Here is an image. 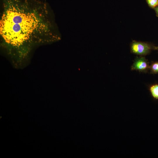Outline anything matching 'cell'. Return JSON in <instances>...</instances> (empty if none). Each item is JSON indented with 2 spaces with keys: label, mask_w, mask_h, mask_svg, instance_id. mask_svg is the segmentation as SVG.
I'll return each instance as SVG.
<instances>
[{
  "label": "cell",
  "mask_w": 158,
  "mask_h": 158,
  "mask_svg": "<svg viewBox=\"0 0 158 158\" xmlns=\"http://www.w3.org/2000/svg\"><path fill=\"white\" fill-rule=\"evenodd\" d=\"M155 46L152 43L133 40L130 44L131 53L141 56L149 54L152 50H155Z\"/></svg>",
  "instance_id": "cell-2"
},
{
  "label": "cell",
  "mask_w": 158,
  "mask_h": 158,
  "mask_svg": "<svg viewBox=\"0 0 158 158\" xmlns=\"http://www.w3.org/2000/svg\"><path fill=\"white\" fill-rule=\"evenodd\" d=\"M26 13L10 9L1 20V34L6 42L13 48H21L40 27L35 15Z\"/></svg>",
  "instance_id": "cell-1"
},
{
  "label": "cell",
  "mask_w": 158,
  "mask_h": 158,
  "mask_svg": "<svg viewBox=\"0 0 158 158\" xmlns=\"http://www.w3.org/2000/svg\"><path fill=\"white\" fill-rule=\"evenodd\" d=\"M153 9L155 11L156 16L158 17V6L155 8Z\"/></svg>",
  "instance_id": "cell-7"
},
{
  "label": "cell",
  "mask_w": 158,
  "mask_h": 158,
  "mask_svg": "<svg viewBox=\"0 0 158 158\" xmlns=\"http://www.w3.org/2000/svg\"><path fill=\"white\" fill-rule=\"evenodd\" d=\"M150 90L152 97L158 99V84L151 85L150 87Z\"/></svg>",
  "instance_id": "cell-4"
},
{
  "label": "cell",
  "mask_w": 158,
  "mask_h": 158,
  "mask_svg": "<svg viewBox=\"0 0 158 158\" xmlns=\"http://www.w3.org/2000/svg\"><path fill=\"white\" fill-rule=\"evenodd\" d=\"M155 50H157L158 51V46L155 47Z\"/></svg>",
  "instance_id": "cell-8"
},
{
  "label": "cell",
  "mask_w": 158,
  "mask_h": 158,
  "mask_svg": "<svg viewBox=\"0 0 158 158\" xmlns=\"http://www.w3.org/2000/svg\"><path fill=\"white\" fill-rule=\"evenodd\" d=\"M149 69L150 73L153 74L158 73V61L152 63L150 66Z\"/></svg>",
  "instance_id": "cell-5"
},
{
  "label": "cell",
  "mask_w": 158,
  "mask_h": 158,
  "mask_svg": "<svg viewBox=\"0 0 158 158\" xmlns=\"http://www.w3.org/2000/svg\"><path fill=\"white\" fill-rule=\"evenodd\" d=\"M148 6L154 9L158 6V0H145Z\"/></svg>",
  "instance_id": "cell-6"
},
{
  "label": "cell",
  "mask_w": 158,
  "mask_h": 158,
  "mask_svg": "<svg viewBox=\"0 0 158 158\" xmlns=\"http://www.w3.org/2000/svg\"><path fill=\"white\" fill-rule=\"evenodd\" d=\"M149 63L145 57H136L131 66V70L146 73L149 70Z\"/></svg>",
  "instance_id": "cell-3"
}]
</instances>
